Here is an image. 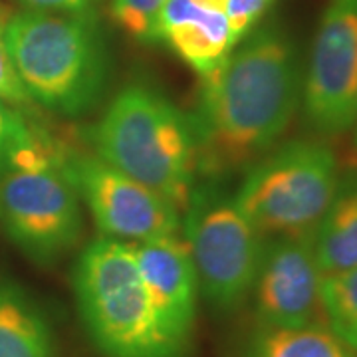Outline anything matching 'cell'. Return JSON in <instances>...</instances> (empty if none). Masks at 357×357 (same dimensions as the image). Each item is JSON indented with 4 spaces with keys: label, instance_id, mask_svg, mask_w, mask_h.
Here are the masks:
<instances>
[{
    "label": "cell",
    "instance_id": "6da1fadb",
    "mask_svg": "<svg viewBox=\"0 0 357 357\" xmlns=\"http://www.w3.org/2000/svg\"><path fill=\"white\" fill-rule=\"evenodd\" d=\"M304 77L298 50L276 22L256 26L203 76L197 114V165L225 175L256 163L292 123Z\"/></svg>",
    "mask_w": 357,
    "mask_h": 357
},
{
    "label": "cell",
    "instance_id": "7a4b0ae2",
    "mask_svg": "<svg viewBox=\"0 0 357 357\" xmlns=\"http://www.w3.org/2000/svg\"><path fill=\"white\" fill-rule=\"evenodd\" d=\"M96 155L157 191L181 211L195 189L197 139L191 117L159 89L121 88L91 129Z\"/></svg>",
    "mask_w": 357,
    "mask_h": 357
},
{
    "label": "cell",
    "instance_id": "3957f363",
    "mask_svg": "<svg viewBox=\"0 0 357 357\" xmlns=\"http://www.w3.org/2000/svg\"><path fill=\"white\" fill-rule=\"evenodd\" d=\"M2 36L32 102L56 114L82 115L100 100L107 58L98 18L26 10L8 18Z\"/></svg>",
    "mask_w": 357,
    "mask_h": 357
},
{
    "label": "cell",
    "instance_id": "277c9868",
    "mask_svg": "<svg viewBox=\"0 0 357 357\" xmlns=\"http://www.w3.org/2000/svg\"><path fill=\"white\" fill-rule=\"evenodd\" d=\"M79 316L105 357H181L161 330L131 243L98 236L74 270Z\"/></svg>",
    "mask_w": 357,
    "mask_h": 357
},
{
    "label": "cell",
    "instance_id": "5b68a950",
    "mask_svg": "<svg viewBox=\"0 0 357 357\" xmlns=\"http://www.w3.org/2000/svg\"><path fill=\"white\" fill-rule=\"evenodd\" d=\"M62 153L64 145L36 129L0 171V222L40 264L62 258L82 236V201Z\"/></svg>",
    "mask_w": 357,
    "mask_h": 357
},
{
    "label": "cell",
    "instance_id": "8992f818",
    "mask_svg": "<svg viewBox=\"0 0 357 357\" xmlns=\"http://www.w3.org/2000/svg\"><path fill=\"white\" fill-rule=\"evenodd\" d=\"M340 178L337 159L324 141H288L256 161L234 203L262 236L312 234Z\"/></svg>",
    "mask_w": 357,
    "mask_h": 357
},
{
    "label": "cell",
    "instance_id": "52a82bcc",
    "mask_svg": "<svg viewBox=\"0 0 357 357\" xmlns=\"http://www.w3.org/2000/svg\"><path fill=\"white\" fill-rule=\"evenodd\" d=\"M183 215L185 243L204 300L225 312L238 307L255 288L264 236L234 197L215 185L195 187Z\"/></svg>",
    "mask_w": 357,
    "mask_h": 357
},
{
    "label": "cell",
    "instance_id": "ba28073f",
    "mask_svg": "<svg viewBox=\"0 0 357 357\" xmlns=\"http://www.w3.org/2000/svg\"><path fill=\"white\" fill-rule=\"evenodd\" d=\"M62 163L102 236L137 244L181 229L175 204L98 155L70 153L64 147Z\"/></svg>",
    "mask_w": 357,
    "mask_h": 357
},
{
    "label": "cell",
    "instance_id": "9c48e42d",
    "mask_svg": "<svg viewBox=\"0 0 357 357\" xmlns=\"http://www.w3.org/2000/svg\"><path fill=\"white\" fill-rule=\"evenodd\" d=\"M302 105L321 135L354 128L357 114V0H328L307 62Z\"/></svg>",
    "mask_w": 357,
    "mask_h": 357
},
{
    "label": "cell",
    "instance_id": "30bf717a",
    "mask_svg": "<svg viewBox=\"0 0 357 357\" xmlns=\"http://www.w3.org/2000/svg\"><path fill=\"white\" fill-rule=\"evenodd\" d=\"M312 234L274 236L264 244L252 288L258 328L326 324L321 304L324 274Z\"/></svg>",
    "mask_w": 357,
    "mask_h": 357
},
{
    "label": "cell",
    "instance_id": "8fae6325",
    "mask_svg": "<svg viewBox=\"0 0 357 357\" xmlns=\"http://www.w3.org/2000/svg\"><path fill=\"white\" fill-rule=\"evenodd\" d=\"M141 278L161 330L183 354L191 342L199 280L189 246L177 234L133 244Z\"/></svg>",
    "mask_w": 357,
    "mask_h": 357
},
{
    "label": "cell",
    "instance_id": "7c38bea8",
    "mask_svg": "<svg viewBox=\"0 0 357 357\" xmlns=\"http://www.w3.org/2000/svg\"><path fill=\"white\" fill-rule=\"evenodd\" d=\"M155 42H165L201 77L238 44L225 8L201 0H167L155 24Z\"/></svg>",
    "mask_w": 357,
    "mask_h": 357
},
{
    "label": "cell",
    "instance_id": "4fadbf2b",
    "mask_svg": "<svg viewBox=\"0 0 357 357\" xmlns=\"http://www.w3.org/2000/svg\"><path fill=\"white\" fill-rule=\"evenodd\" d=\"M312 238L324 276L357 266V173L340 178Z\"/></svg>",
    "mask_w": 357,
    "mask_h": 357
},
{
    "label": "cell",
    "instance_id": "5bb4252c",
    "mask_svg": "<svg viewBox=\"0 0 357 357\" xmlns=\"http://www.w3.org/2000/svg\"><path fill=\"white\" fill-rule=\"evenodd\" d=\"M0 357H58L46 314L10 282H0Z\"/></svg>",
    "mask_w": 357,
    "mask_h": 357
},
{
    "label": "cell",
    "instance_id": "9a60e30c",
    "mask_svg": "<svg viewBox=\"0 0 357 357\" xmlns=\"http://www.w3.org/2000/svg\"><path fill=\"white\" fill-rule=\"evenodd\" d=\"M248 357H357L326 324L302 328H258Z\"/></svg>",
    "mask_w": 357,
    "mask_h": 357
},
{
    "label": "cell",
    "instance_id": "2e32d148",
    "mask_svg": "<svg viewBox=\"0 0 357 357\" xmlns=\"http://www.w3.org/2000/svg\"><path fill=\"white\" fill-rule=\"evenodd\" d=\"M321 304L328 328L357 354V266L324 276Z\"/></svg>",
    "mask_w": 357,
    "mask_h": 357
},
{
    "label": "cell",
    "instance_id": "e0dca14e",
    "mask_svg": "<svg viewBox=\"0 0 357 357\" xmlns=\"http://www.w3.org/2000/svg\"><path fill=\"white\" fill-rule=\"evenodd\" d=\"M167 0H112L109 14L114 22L131 38L153 44L155 24Z\"/></svg>",
    "mask_w": 357,
    "mask_h": 357
},
{
    "label": "cell",
    "instance_id": "ac0fdd59",
    "mask_svg": "<svg viewBox=\"0 0 357 357\" xmlns=\"http://www.w3.org/2000/svg\"><path fill=\"white\" fill-rule=\"evenodd\" d=\"M16 107L18 105L0 98V171L8 163L10 155L36 131Z\"/></svg>",
    "mask_w": 357,
    "mask_h": 357
},
{
    "label": "cell",
    "instance_id": "d6986e66",
    "mask_svg": "<svg viewBox=\"0 0 357 357\" xmlns=\"http://www.w3.org/2000/svg\"><path fill=\"white\" fill-rule=\"evenodd\" d=\"M276 0H227L225 13L236 42L248 36L262 22Z\"/></svg>",
    "mask_w": 357,
    "mask_h": 357
},
{
    "label": "cell",
    "instance_id": "ffe728a7",
    "mask_svg": "<svg viewBox=\"0 0 357 357\" xmlns=\"http://www.w3.org/2000/svg\"><path fill=\"white\" fill-rule=\"evenodd\" d=\"M2 26H0V98L8 100L14 105H28L32 102L30 96L26 93L24 86L20 82V77L14 70L13 60L8 56L6 44H4V36H2Z\"/></svg>",
    "mask_w": 357,
    "mask_h": 357
},
{
    "label": "cell",
    "instance_id": "44dd1931",
    "mask_svg": "<svg viewBox=\"0 0 357 357\" xmlns=\"http://www.w3.org/2000/svg\"><path fill=\"white\" fill-rule=\"evenodd\" d=\"M28 10L98 18V0H20Z\"/></svg>",
    "mask_w": 357,
    "mask_h": 357
},
{
    "label": "cell",
    "instance_id": "7402d4cb",
    "mask_svg": "<svg viewBox=\"0 0 357 357\" xmlns=\"http://www.w3.org/2000/svg\"><path fill=\"white\" fill-rule=\"evenodd\" d=\"M8 18H10V14L6 13V8H2V6H0V26H2V28H4V24L8 22Z\"/></svg>",
    "mask_w": 357,
    "mask_h": 357
},
{
    "label": "cell",
    "instance_id": "603a6c76",
    "mask_svg": "<svg viewBox=\"0 0 357 357\" xmlns=\"http://www.w3.org/2000/svg\"><path fill=\"white\" fill-rule=\"evenodd\" d=\"M354 129H356V145H357V114H356V121H354Z\"/></svg>",
    "mask_w": 357,
    "mask_h": 357
}]
</instances>
